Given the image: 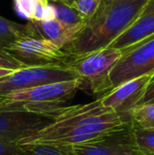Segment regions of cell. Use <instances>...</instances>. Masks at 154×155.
I'll list each match as a JSON object with an SVG mask.
<instances>
[{
	"instance_id": "cell-1",
	"label": "cell",
	"mask_w": 154,
	"mask_h": 155,
	"mask_svg": "<svg viewBox=\"0 0 154 155\" xmlns=\"http://www.w3.org/2000/svg\"><path fill=\"white\" fill-rule=\"evenodd\" d=\"M130 123L113 109L104 107L98 98L84 104L59 107L51 124L16 143L70 147L102 138L124 128Z\"/></svg>"
},
{
	"instance_id": "cell-2",
	"label": "cell",
	"mask_w": 154,
	"mask_h": 155,
	"mask_svg": "<svg viewBox=\"0 0 154 155\" xmlns=\"http://www.w3.org/2000/svg\"><path fill=\"white\" fill-rule=\"evenodd\" d=\"M149 0H102L95 15L63 51L66 56L108 47L135 21Z\"/></svg>"
},
{
	"instance_id": "cell-3",
	"label": "cell",
	"mask_w": 154,
	"mask_h": 155,
	"mask_svg": "<svg viewBox=\"0 0 154 155\" xmlns=\"http://www.w3.org/2000/svg\"><path fill=\"white\" fill-rule=\"evenodd\" d=\"M78 90H84L80 78L42 84L6 95L0 110H24L53 118L55 110L72 100Z\"/></svg>"
},
{
	"instance_id": "cell-4",
	"label": "cell",
	"mask_w": 154,
	"mask_h": 155,
	"mask_svg": "<svg viewBox=\"0 0 154 155\" xmlns=\"http://www.w3.org/2000/svg\"><path fill=\"white\" fill-rule=\"evenodd\" d=\"M121 57V50L106 47L81 55L66 56L63 65L82 80L84 90L102 96L113 89L110 73Z\"/></svg>"
},
{
	"instance_id": "cell-5",
	"label": "cell",
	"mask_w": 154,
	"mask_h": 155,
	"mask_svg": "<svg viewBox=\"0 0 154 155\" xmlns=\"http://www.w3.org/2000/svg\"><path fill=\"white\" fill-rule=\"evenodd\" d=\"M78 78L76 74L64 65L27 66L0 78V97L42 84Z\"/></svg>"
},
{
	"instance_id": "cell-6",
	"label": "cell",
	"mask_w": 154,
	"mask_h": 155,
	"mask_svg": "<svg viewBox=\"0 0 154 155\" xmlns=\"http://www.w3.org/2000/svg\"><path fill=\"white\" fill-rule=\"evenodd\" d=\"M133 123L97 140L70 147H60L68 155H153L138 146Z\"/></svg>"
},
{
	"instance_id": "cell-7",
	"label": "cell",
	"mask_w": 154,
	"mask_h": 155,
	"mask_svg": "<svg viewBox=\"0 0 154 155\" xmlns=\"http://www.w3.org/2000/svg\"><path fill=\"white\" fill-rule=\"evenodd\" d=\"M145 74L154 75V35L122 51V57L110 73L113 88Z\"/></svg>"
},
{
	"instance_id": "cell-8",
	"label": "cell",
	"mask_w": 154,
	"mask_h": 155,
	"mask_svg": "<svg viewBox=\"0 0 154 155\" xmlns=\"http://www.w3.org/2000/svg\"><path fill=\"white\" fill-rule=\"evenodd\" d=\"M25 66L63 65L65 53L48 40L25 37L5 48Z\"/></svg>"
},
{
	"instance_id": "cell-9",
	"label": "cell",
	"mask_w": 154,
	"mask_h": 155,
	"mask_svg": "<svg viewBox=\"0 0 154 155\" xmlns=\"http://www.w3.org/2000/svg\"><path fill=\"white\" fill-rule=\"evenodd\" d=\"M53 122V118L24 110H0V140L9 143L31 135Z\"/></svg>"
},
{
	"instance_id": "cell-10",
	"label": "cell",
	"mask_w": 154,
	"mask_h": 155,
	"mask_svg": "<svg viewBox=\"0 0 154 155\" xmlns=\"http://www.w3.org/2000/svg\"><path fill=\"white\" fill-rule=\"evenodd\" d=\"M153 74H145L126 81L100 97L104 107L113 109L124 121L132 122L131 112L142 98Z\"/></svg>"
},
{
	"instance_id": "cell-11",
	"label": "cell",
	"mask_w": 154,
	"mask_h": 155,
	"mask_svg": "<svg viewBox=\"0 0 154 155\" xmlns=\"http://www.w3.org/2000/svg\"><path fill=\"white\" fill-rule=\"evenodd\" d=\"M154 35V0H149L131 26L108 47L125 50Z\"/></svg>"
},
{
	"instance_id": "cell-12",
	"label": "cell",
	"mask_w": 154,
	"mask_h": 155,
	"mask_svg": "<svg viewBox=\"0 0 154 155\" xmlns=\"http://www.w3.org/2000/svg\"><path fill=\"white\" fill-rule=\"evenodd\" d=\"M27 25L36 38L48 40L63 50L76 38L85 24L68 25L54 18L46 21L29 20Z\"/></svg>"
},
{
	"instance_id": "cell-13",
	"label": "cell",
	"mask_w": 154,
	"mask_h": 155,
	"mask_svg": "<svg viewBox=\"0 0 154 155\" xmlns=\"http://www.w3.org/2000/svg\"><path fill=\"white\" fill-rule=\"evenodd\" d=\"M35 37L28 25H21L0 15V46L8 47L13 43L25 38ZM36 38V37H35Z\"/></svg>"
},
{
	"instance_id": "cell-14",
	"label": "cell",
	"mask_w": 154,
	"mask_h": 155,
	"mask_svg": "<svg viewBox=\"0 0 154 155\" xmlns=\"http://www.w3.org/2000/svg\"><path fill=\"white\" fill-rule=\"evenodd\" d=\"M48 3L54 10V18L56 20L68 25L86 23L72 6L55 0H48Z\"/></svg>"
},
{
	"instance_id": "cell-15",
	"label": "cell",
	"mask_w": 154,
	"mask_h": 155,
	"mask_svg": "<svg viewBox=\"0 0 154 155\" xmlns=\"http://www.w3.org/2000/svg\"><path fill=\"white\" fill-rule=\"evenodd\" d=\"M131 119L136 126L154 131V104L135 106L131 112Z\"/></svg>"
},
{
	"instance_id": "cell-16",
	"label": "cell",
	"mask_w": 154,
	"mask_h": 155,
	"mask_svg": "<svg viewBox=\"0 0 154 155\" xmlns=\"http://www.w3.org/2000/svg\"><path fill=\"white\" fill-rule=\"evenodd\" d=\"M133 136L136 143L143 150L154 155V131L143 129L133 124Z\"/></svg>"
},
{
	"instance_id": "cell-17",
	"label": "cell",
	"mask_w": 154,
	"mask_h": 155,
	"mask_svg": "<svg viewBox=\"0 0 154 155\" xmlns=\"http://www.w3.org/2000/svg\"><path fill=\"white\" fill-rule=\"evenodd\" d=\"M101 3L102 0H75L71 6L85 22H87L95 15Z\"/></svg>"
},
{
	"instance_id": "cell-18",
	"label": "cell",
	"mask_w": 154,
	"mask_h": 155,
	"mask_svg": "<svg viewBox=\"0 0 154 155\" xmlns=\"http://www.w3.org/2000/svg\"><path fill=\"white\" fill-rule=\"evenodd\" d=\"M27 155H68L62 148L46 144L18 145Z\"/></svg>"
},
{
	"instance_id": "cell-19",
	"label": "cell",
	"mask_w": 154,
	"mask_h": 155,
	"mask_svg": "<svg viewBox=\"0 0 154 155\" xmlns=\"http://www.w3.org/2000/svg\"><path fill=\"white\" fill-rule=\"evenodd\" d=\"M24 67H27V66H25L16 58H15L5 48L0 46V68L15 71Z\"/></svg>"
},
{
	"instance_id": "cell-20",
	"label": "cell",
	"mask_w": 154,
	"mask_h": 155,
	"mask_svg": "<svg viewBox=\"0 0 154 155\" xmlns=\"http://www.w3.org/2000/svg\"><path fill=\"white\" fill-rule=\"evenodd\" d=\"M35 3L34 0H15V10L18 15L32 20Z\"/></svg>"
},
{
	"instance_id": "cell-21",
	"label": "cell",
	"mask_w": 154,
	"mask_h": 155,
	"mask_svg": "<svg viewBox=\"0 0 154 155\" xmlns=\"http://www.w3.org/2000/svg\"><path fill=\"white\" fill-rule=\"evenodd\" d=\"M0 155H27L16 143L0 140Z\"/></svg>"
},
{
	"instance_id": "cell-22",
	"label": "cell",
	"mask_w": 154,
	"mask_h": 155,
	"mask_svg": "<svg viewBox=\"0 0 154 155\" xmlns=\"http://www.w3.org/2000/svg\"><path fill=\"white\" fill-rule=\"evenodd\" d=\"M152 104H154V79H152V81L147 85V87H146L142 98L138 102L137 105Z\"/></svg>"
},
{
	"instance_id": "cell-23",
	"label": "cell",
	"mask_w": 154,
	"mask_h": 155,
	"mask_svg": "<svg viewBox=\"0 0 154 155\" xmlns=\"http://www.w3.org/2000/svg\"><path fill=\"white\" fill-rule=\"evenodd\" d=\"M47 5H48V0H38V1H36L34 8V12H33L32 20L43 21L44 11H45V8Z\"/></svg>"
},
{
	"instance_id": "cell-24",
	"label": "cell",
	"mask_w": 154,
	"mask_h": 155,
	"mask_svg": "<svg viewBox=\"0 0 154 155\" xmlns=\"http://www.w3.org/2000/svg\"><path fill=\"white\" fill-rule=\"evenodd\" d=\"M14 70H10V69H4V68H0V78L10 74L11 73H13Z\"/></svg>"
},
{
	"instance_id": "cell-25",
	"label": "cell",
	"mask_w": 154,
	"mask_h": 155,
	"mask_svg": "<svg viewBox=\"0 0 154 155\" xmlns=\"http://www.w3.org/2000/svg\"><path fill=\"white\" fill-rule=\"evenodd\" d=\"M55 1H59V2H62V3H64V4H66V5H72V4L75 1V0H55Z\"/></svg>"
},
{
	"instance_id": "cell-26",
	"label": "cell",
	"mask_w": 154,
	"mask_h": 155,
	"mask_svg": "<svg viewBox=\"0 0 154 155\" xmlns=\"http://www.w3.org/2000/svg\"><path fill=\"white\" fill-rule=\"evenodd\" d=\"M5 98H4V97H0V108L5 104Z\"/></svg>"
},
{
	"instance_id": "cell-27",
	"label": "cell",
	"mask_w": 154,
	"mask_h": 155,
	"mask_svg": "<svg viewBox=\"0 0 154 155\" xmlns=\"http://www.w3.org/2000/svg\"><path fill=\"white\" fill-rule=\"evenodd\" d=\"M152 79H154V75H153V77H152Z\"/></svg>"
}]
</instances>
